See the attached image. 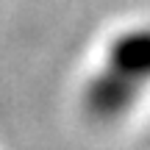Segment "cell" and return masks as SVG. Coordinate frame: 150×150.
<instances>
[{"instance_id":"obj_1","label":"cell","mask_w":150,"mask_h":150,"mask_svg":"<svg viewBox=\"0 0 150 150\" xmlns=\"http://www.w3.org/2000/svg\"><path fill=\"white\" fill-rule=\"evenodd\" d=\"M150 92V25H125L103 42L81 83V111L92 125L117 128Z\"/></svg>"}]
</instances>
